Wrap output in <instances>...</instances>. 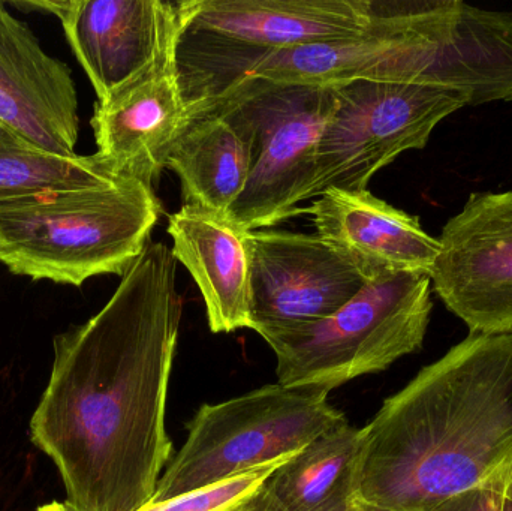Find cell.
<instances>
[{
  "label": "cell",
  "mask_w": 512,
  "mask_h": 511,
  "mask_svg": "<svg viewBox=\"0 0 512 511\" xmlns=\"http://www.w3.org/2000/svg\"><path fill=\"white\" fill-rule=\"evenodd\" d=\"M328 393L276 383L201 405L150 503L218 485L300 452L328 429L348 422L328 402Z\"/></svg>",
  "instance_id": "5"
},
{
  "label": "cell",
  "mask_w": 512,
  "mask_h": 511,
  "mask_svg": "<svg viewBox=\"0 0 512 511\" xmlns=\"http://www.w3.org/2000/svg\"><path fill=\"white\" fill-rule=\"evenodd\" d=\"M510 468V467H508ZM507 468V470H508ZM499 474L496 479L483 483L477 488L468 489L454 495L450 500L439 504L432 511H499L501 510L502 485H504L505 474Z\"/></svg>",
  "instance_id": "20"
},
{
  "label": "cell",
  "mask_w": 512,
  "mask_h": 511,
  "mask_svg": "<svg viewBox=\"0 0 512 511\" xmlns=\"http://www.w3.org/2000/svg\"><path fill=\"white\" fill-rule=\"evenodd\" d=\"M183 297L177 261L149 242L107 305L53 339L30 440L56 465L71 511H137L173 459L165 429Z\"/></svg>",
  "instance_id": "1"
},
{
  "label": "cell",
  "mask_w": 512,
  "mask_h": 511,
  "mask_svg": "<svg viewBox=\"0 0 512 511\" xmlns=\"http://www.w3.org/2000/svg\"><path fill=\"white\" fill-rule=\"evenodd\" d=\"M12 5L59 18L98 101L146 71L182 38L186 27L185 2L47 0Z\"/></svg>",
  "instance_id": "9"
},
{
  "label": "cell",
  "mask_w": 512,
  "mask_h": 511,
  "mask_svg": "<svg viewBox=\"0 0 512 511\" xmlns=\"http://www.w3.org/2000/svg\"><path fill=\"white\" fill-rule=\"evenodd\" d=\"M333 89L312 198L330 188L367 189L378 171L408 150L424 149L442 120L469 107L468 93L450 87L354 81Z\"/></svg>",
  "instance_id": "7"
},
{
  "label": "cell",
  "mask_w": 512,
  "mask_h": 511,
  "mask_svg": "<svg viewBox=\"0 0 512 511\" xmlns=\"http://www.w3.org/2000/svg\"><path fill=\"white\" fill-rule=\"evenodd\" d=\"M0 123L38 149L74 158L80 119L71 69L0 2Z\"/></svg>",
  "instance_id": "12"
},
{
  "label": "cell",
  "mask_w": 512,
  "mask_h": 511,
  "mask_svg": "<svg viewBox=\"0 0 512 511\" xmlns=\"http://www.w3.org/2000/svg\"><path fill=\"white\" fill-rule=\"evenodd\" d=\"M363 441L348 422L328 429L271 474L268 491L286 511H355Z\"/></svg>",
  "instance_id": "17"
},
{
  "label": "cell",
  "mask_w": 512,
  "mask_h": 511,
  "mask_svg": "<svg viewBox=\"0 0 512 511\" xmlns=\"http://www.w3.org/2000/svg\"><path fill=\"white\" fill-rule=\"evenodd\" d=\"M173 255L197 282L213 333L251 329L252 231L224 213L182 206L168 218Z\"/></svg>",
  "instance_id": "15"
},
{
  "label": "cell",
  "mask_w": 512,
  "mask_h": 511,
  "mask_svg": "<svg viewBox=\"0 0 512 511\" xmlns=\"http://www.w3.org/2000/svg\"><path fill=\"white\" fill-rule=\"evenodd\" d=\"M512 511V464L505 474L504 485H502L501 510Z\"/></svg>",
  "instance_id": "22"
},
{
  "label": "cell",
  "mask_w": 512,
  "mask_h": 511,
  "mask_svg": "<svg viewBox=\"0 0 512 511\" xmlns=\"http://www.w3.org/2000/svg\"><path fill=\"white\" fill-rule=\"evenodd\" d=\"M432 287L471 333H512V191L475 192L442 228Z\"/></svg>",
  "instance_id": "8"
},
{
  "label": "cell",
  "mask_w": 512,
  "mask_h": 511,
  "mask_svg": "<svg viewBox=\"0 0 512 511\" xmlns=\"http://www.w3.org/2000/svg\"><path fill=\"white\" fill-rule=\"evenodd\" d=\"M432 309L430 276L399 273L366 282L324 320L258 335L276 354L280 386L331 392L420 350Z\"/></svg>",
  "instance_id": "4"
},
{
  "label": "cell",
  "mask_w": 512,
  "mask_h": 511,
  "mask_svg": "<svg viewBox=\"0 0 512 511\" xmlns=\"http://www.w3.org/2000/svg\"><path fill=\"white\" fill-rule=\"evenodd\" d=\"M161 213L153 189L126 177L6 198L0 200V263L14 275L74 287L95 276H123Z\"/></svg>",
  "instance_id": "3"
},
{
  "label": "cell",
  "mask_w": 512,
  "mask_h": 511,
  "mask_svg": "<svg viewBox=\"0 0 512 511\" xmlns=\"http://www.w3.org/2000/svg\"><path fill=\"white\" fill-rule=\"evenodd\" d=\"M355 511H391V510L381 509V507L370 506V504L361 503V501H357V504H355Z\"/></svg>",
  "instance_id": "24"
},
{
  "label": "cell",
  "mask_w": 512,
  "mask_h": 511,
  "mask_svg": "<svg viewBox=\"0 0 512 511\" xmlns=\"http://www.w3.org/2000/svg\"><path fill=\"white\" fill-rule=\"evenodd\" d=\"M185 33L239 50H286L363 35L369 0H188Z\"/></svg>",
  "instance_id": "13"
},
{
  "label": "cell",
  "mask_w": 512,
  "mask_h": 511,
  "mask_svg": "<svg viewBox=\"0 0 512 511\" xmlns=\"http://www.w3.org/2000/svg\"><path fill=\"white\" fill-rule=\"evenodd\" d=\"M191 102L194 119L171 150L167 168L179 177L183 206L228 215L254 167V131L240 108L224 96Z\"/></svg>",
  "instance_id": "16"
},
{
  "label": "cell",
  "mask_w": 512,
  "mask_h": 511,
  "mask_svg": "<svg viewBox=\"0 0 512 511\" xmlns=\"http://www.w3.org/2000/svg\"><path fill=\"white\" fill-rule=\"evenodd\" d=\"M212 95L234 102L255 137L254 167L228 218L256 231L304 213L298 206L315 188L319 141L336 105L333 87L237 78L203 96Z\"/></svg>",
  "instance_id": "6"
},
{
  "label": "cell",
  "mask_w": 512,
  "mask_h": 511,
  "mask_svg": "<svg viewBox=\"0 0 512 511\" xmlns=\"http://www.w3.org/2000/svg\"><path fill=\"white\" fill-rule=\"evenodd\" d=\"M316 234L358 270L366 282L399 273L432 276L441 243L420 219L372 192L330 188L303 209Z\"/></svg>",
  "instance_id": "14"
},
{
  "label": "cell",
  "mask_w": 512,
  "mask_h": 511,
  "mask_svg": "<svg viewBox=\"0 0 512 511\" xmlns=\"http://www.w3.org/2000/svg\"><path fill=\"white\" fill-rule=\"evenodd\" d=\"M38 511H71L68 509L65 503H59V501H53V503L45 504V506L39 507Z\"/></svg>",
  "instance_id": "23"
},
{
  "label": "cell",
  "mask_w": 512,
  "mask_h": 511,
  "mask_svg": "<svg viewBox=\"0 0 512 511\" xmlns=\"http://www.w3.org/2000/svg\"><path fill=\"white\" fill-rule=\"evenodd\" d=\"M288 458L255 468L218 485L189 492L161 503H149L137 511H248L264 491L271 474Z\"/></svg>",
  "instance_id": "19"
},
{
  "label": "cell",
  "mask_w": 512,
  "mask_h": 511,
  "mask_svg": "<svg viewBox=\"0 0 512 511\" xmlns=\"http://www.w3.org/2000/svg\"><path fill=\"white\" fill-rule=\"evenodd\" d=\"M117 179L96 155H51L0 123V200L47 189L89 188Z\"/></svg>",
  "instance_id": "18"
},
{
  "label": "cell",
  "mask_w": 512,
  "mask_h": 511,
  "mask_svg": "<svg viewBox=\"0 0 512 511\" xmlns=\"http://www.w3.org/2000/svg\"><path fill=\"white\" fill-rule=\"evenodd\" d=\"M248 511H286L283 509L282 504L276 500L268 491L267 485H265L264 491L258 495V498L254 501Z\"/></svg>",
  "instance_id": "21"
},
{
  "label": "cell",
  "mask_w": 512,
  "mask_h": 511,
  "mask_svg": "<svg viewBox=\"0 0 512 511\" xmlns=\"http://www.w3.org/2000/svg\"><path fill=\"white\" fill-rule=\"evenodd\" d=\"M366 279L318 234L252 231L251 330L298 326L339 311Z\"/></svg>",
  "instance_id": "11"
},
{
  "label": "cell",
  "mask_w": 512,
  "mask_h": 511,
  "mask_svg": "<svg viewBox=\"0 0 512 511\" xmlns=\"http://www.w3.org/2000/svg\"><path fill=\"white\" fill-rule=\"evenodd\" d=\"M358 501L432 511L512 464V333H469L363 428Z\"/></svg>",
  "instance_id": "2"
},
{
  "label": "cell",
  "mask_w": 512,
  "mask_h": 511,
  "mask_svg": "<svg viewBox=\"0 0 512 511\" xmlns=\"http://www.w3.org/2000/svg\"><path fill=\"white\" fill-rule=\"evenodd\" d=\"M179 41L146 71L96 102L90 125L96 158L119 177L153 189L168 156L194 119L179 71Z\"/></svg>",
  "instance_id": "10"
}]
</instances>
